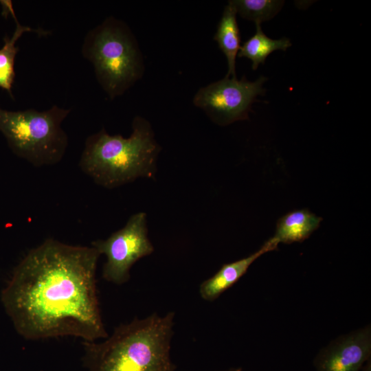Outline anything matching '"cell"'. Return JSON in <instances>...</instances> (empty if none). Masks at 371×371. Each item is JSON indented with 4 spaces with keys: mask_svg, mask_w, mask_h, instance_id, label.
<instances>
[{
    "mask_svg": "<svg viewBox=\"0 0 371 371\" xmlns=\"http://www.w3.org/2000/svg\"><path fill=\"white\" fill-rule=\"evenodd\" d=\"M100 255L92 246L52 238L30 250L1 293V302L16 331L32 340L106 338L96 289Z\"/></svg>",
    "mask_w": 371,
    "mask_h": 371,
    "instance_id": "obj_1",
    "label": "cell"
},
{
    "mask_svg": "<svg viewBox=\"0 0 371 371\" xmlns=\"http://www.w3.org/2000/svg\"><path fill=\"white\" fill-rule=\"evenodd\" d=\"M360 371H371V362L369 359L362 367Z\"/></svg>",
    "mask_w": 371,
    "mask_h": 371,
    "instance_id": "obj_15",
    "label": "cell"
},
{
    "mask_svg": "<svg viewBox=\"0 0 371 371\" xmlns=\"http://www.w3.org/2000/svg\"><path fill=\"white\" fill-rule=\"evenodd\" d=\"M236 10L231 2L225 7L214 39L225 54L228 65L227 78L236 76V58L240 47V31L236 21Z\"/></svg>",
    "mask_w": 371,
    "mask_h": 371,
    "instance_id": "obj_12",
    "label": "cell"
},
{
    "mask_svg": "<svg viewBox=\"0 0 371 371\" xmlns=\"http://www.w3.org/2000/svg\"><path fill=\"white\" fill-rule=\"evenodd\" d=\"M231 2L236 13L256 24L273 18L284 5V1L276 0H232Z\"/></svg>",
    "mask_w": 371,
    "mask_h": 371,
    "instance_id": "obj_14",
    "label": "cell"
},
{
    "mask_svg": "<svg viewBox=\"0 0 371 371\" xmlns=\"http://www.w3.org/2000/svg\"><path fill=\"white\" fill-rule=\"evenodd\" d=\"M370 326L339 337L323 348L315 356L316 371H360L370 359Z\"/></svg>",
    "mask_w": 371,
    "mask_h": 371,
    "instance_id": "obj_8",
    "label": "cell"
},
{
    "mask_svg": "<svg viewBox=\"0 0 371 371\" xmlns=\"http://www.w3.org/2000/svg\"><path fill=\"white\" fill-rule=\"evenodd\" d=\"M278 243L269 238L254 254L238 260L225 264L211 278L203 281L199 287L202 299L212 302L233 286L248 270L251 265L263 254L277 249Z\"/></svg>",
    "mask_w": 371,
    "mask_h": 371,
    "instance_id": "obj_9",
    "label": "cell"
},
{
    "mask_svg": "<svg viewBox=\"0 0 371 371\" xmlns=\"http://www.w3.org/2000/svg\"><path fill=\"white\" fill-rule=\"evenodd\" d=\"M82 54L93 65L98 82L111 100L142 76L143 60L135 36L124 22L113 16L86 34Z\"/></svg>",
    "mask_w": 371,
    "mask_h": 371,
    "instance_id": "obj_4",
    "label": "cell"
},
{
    "mask_svg": "<svg viewBox=\"0 0 371 371\" xmlns=\"http://www.w3.org/2000/svg\"><path fill=\"white\" fill-rule=\"evenodd\" d=\"M223 371H243V369L241 368H229L226 370H223Z\"/></svg>",
    "mask_w": 371,
    "mask_h": 371,
    "instance_id": "obj_16",
    "label": "cell"
},
{
    "mask_svg": "<svg viewBox=\"0 0 371 371\" xmlns=\"http://www.w3.org/2000/svg\"><path fill=\"white\" fill-rule=\"evenodd\" d=\"M256 33L240 46L238 57H245L252 62V69L256 70L260 64L264 65L267 56L275 50L286 51L291 46L288 38L278 40L269 38L262 31L260 24H256Z\"/></svg>",
    "mask_w": 371,
    "mask_h": 371,
    "instance_id": "obj_13",
    "label": "cell"
},
{
    "mask_svg": "<svg viewBox=\"0 0 371 371\" xmlns=\"http://www.w3.org/2000/svg\"><path fill=\"white\" fill-rule=\"evenodd\" d=\"M91 246L106 257L102 270L104 279L120 285L126 282L132 266L154 251L148 237L146 214H134L124 227L105 240L93 241Z\"/></svg>",
    "mask_w": 371,
    "mask_h": 371,
    "instance_id": "obj_6",
    "label": "cell"
},
{
    "mask_svg": "<svg viewBox=\"0 0 371 371\" xmlns=\"http://www.w3.org/2000/svg\"><path fill=\"white\" fill-rule=\"evenodd\" d=\"M70 111L56 105L44 111L0 108V132L17 157L37 168L54 165L62 160L68 146L61 124Z\"/></svg>",
    "mask_w": 371,
    "mask_h": 371,
    "instance_id": "obj_5",
    "label": "cell"
},
{
    "mask_svg": "<svg viewBox=\"0 0 371 371\" xmlns=\"http://www.w3.org/2000/svg\"><path fill=\"white\" fill-rule=\"evenodd\" d=\"M174 312L120 324L100 343L85 341L90 371H175L170 358Z\"/></svg>",
    "mask_w": 371,
    "mask_h": 371,
    "instance_id": "obj_2",
    "label": "cell"
},
{
    "mask_svg": "<svg viewBox=\"0 0 371 371\" xmlns=\"http://www.w3.org/2000/svg\"><path fill=\"white\" fill-rule=\"evenodd\" d=\"M2 5V14H10L14 19L16 27L11 37L5 36L3 45L0 49V88L4 89L12 99V85L15 79V58L19 51L16 46V41L25 32H34L41 35L47 34V32L32 29L28 26L22 25L18 21L11 1H0Z\"/></svg>",
    "mask_w": 371,
    "mask_h": 371,
    "instance_id": "obj_10",
    "label": "cell"
},
{
    "mask_svg": "<svg viewBox=\"0 0 371 371\" xmlns=\"http://www.w3.org/2000/svg\"><path fill=\"white\" fill-rule=\"evenodd\" d=\"M322 220L308 209L295 210L278 220L272 238L278 244L303 242L319 228Z\"/></svg>",
    "mask_w": 371,
    "mask_h": 371,
    "instance_id": "obj_11",
    "label": "cell"
},
{
    "mask_svg": "<svg viewBox=\"0 0 371 371\" xmlns=\"http://www.w3.org/2000/svg\"><path fill=\"white\" fill-rule=\"evenodd\" d=\"M267 80L265 76L254 82L245 77L240 80L225 77L201 87L195 94L193 103L220 125L247 120L256 97L265 93L262 85Z\"/></svg>",
    "mask_w": 371,
    "mask_h": 371,
    "instance_id": "obj_7",
    "label": "cell"
},
{
    "mask_svg": "<svg viewBox=\"0 0 371 371\" xmlns=\"http://www.w3.org/2000/svg\"><path fill=\"white\" fill-rule=\"evenodd\" d=\"M128 138L109 135L102 128L89 135L79 161L81 170L106 188H114L138 177H153L160 147L149 122L136 116Z\"/></svg>",
    "mask_w": 371,
    "mask_h": 371,
    "instance_id": "obj_3",
    "label": "cell"
}]
</instances>
